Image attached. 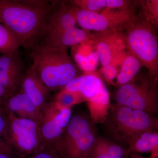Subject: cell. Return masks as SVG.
<instances>
[{"instance_id":"obj_9","label":"cell","mask_w":158,"mask_h":158,"mask_svg":"<svg viewBox=\"0 0 158 158\" xmlns=\"http://www.w3.org/2000/svg\"><path fill=\"white\" fill-rule=\"evenodd\" d=\"M41 113L39 125L43 143L44 145L52 146L69 123L72 109L64 107L53 100L46 104Z\"/></svg>"},{"instance_id":"obj_28","label":"cell","mask_w":158,"mask_h":158,"mask_svg":"<svg viewBox=\"0 0 158 158\" xmlns=\"http://www.w3.org/2000/svg\"><path fill=\"white\" fill-rule=\"evenodd\" d=\"M101 71L106 81L111 84H113V80L118 75L116 67L112 65H105L102 66Z\"/></svg>"},{"instance_id":"obj_19","label":"cell","mask_w":158,"mask_h":158,"mask_svg":"<svg viewBox=\"0 0 158 158\" xmlns=\"http://www.w3.org/2000/svg\"><path fill=\"white\" fill-rule=\"evenodd\" d=\"M102 83V81L97 75L88 73L75 78L63 88L80 92L87 101L98 92Z\"/></svg>"},{"instance_id":"obj_5","label":"cell","mask_w":158,"mask_h":158,"mask_svg":"<svg viewBox=\"0 0 158 158\" xmlns=\"http://www.w3.org/2000/svg\"><path fill=\"white\" fill-rule=\"evenodd\" d=\"M89 115L72 114L69 123L52 147L61 158H87L98 135Z\"/></svg>"},{"instance_id":"obj_2","label":"cell","mask_w":158,"mask_h":158,"mask_svg":"<svg viewBox=\"0 0 158 158\" xmlns=\"http://www.w3.org/2000/svg\"><path fill=\"white\" fill-rule=\"evenodd\" d=\"M32 67L50 90L64 88L79 76V71L67 50L40 42L30 51Z\"/></svg>"},{"instance_id":"obj_23","label":"cell","mask_w":158,"mask_h":158,"mask_svg":"<svg viewBox=\"0 0 158 158\" xmlns=\"http://www.w3.org/2000/svg\"><path fill=\"white\" fill-rule=\"evenodd\" d=\"M142 11V16L157 28L158 27V1L146 0L139 1Z\"/></svg>"},{"instance_id":"obj_8","label":"cell","mask_w":158,"mask_h":158,"mask_svg":"<svg viewBox=\"0 0 158 158\" xmlns=\"http://www.w3.org/2000/svg\"><path fill=\"white\" fill-rule=\"evenodd\" d=\"M8 113L5 139L19 158L28 156L44 146L39 124L28 118Z\"/></svg>"},{"instance_id":"obj_17","label":"cell","mask_w":158,"mask_h":158,"mask_svg":"<svg viewBox=\"0 0 158 158\" xmlns=\"http://www.w3.org/2000/svg\"><path fill=\"white\" fill-rule=\"evenodd\" d=\"M86 102L91 121L95 125L102 123L108 116L111 106L110 94L103 82L98 92Z\"/></svg>"},{"instance_id":"obj_10","label":"cell","mask_w":158,"mask_h":158,"mask_svg":"<svg viewBox=\"0 0 158 158\" xmlns=\"http://www.w3.org/2000/svg\"><path fill=\"white\" fill-rule=\"evenodd\" d=\"M90 39L102 66L120 65L126 55L124 37L122 32L106 31L91 34Z\"/></svg>"},{"instance_id":"obj_6","label":"cell","mask_w":158,"mask_h":158,"mask_svg":"<svg viewBox=\"0 0 158 158\" xmlns=\"http://www.w3.org/2000/svg\"><path fill=\"white\" fill-rule=\"evenodd\" d=\"M158 81L148 73H138L128 83L118 87L116 103L153 115L158 113Z\"/></svg>"},{"instance_id":"obj_11","label":"cell","mask_w":158,"mask_h":158,"mask_svg":"<svg viewBox=\"0 0 158 158\" xmlns=\"http://www.w3.org/2000/svg\"><path fill=\"white\" fill-rule=\"evenodd\" d=\"M19 50L8 54H0V83L7 95L16 93L26 70Z\"/></svg>"},{"instance_id":"obj_20","label":"cell","mask_w":158,"mask_h":158,"mask_svg":"<svg viewBox=\"0 0 158 158\" xmlns=\"http://www.w3.org/2000/svg\"><path fill=\"white\" fill-rule=\"evenodd\" d=\"M121 65V69L117 76L116 85L118 88L131 81L142 66L138 59L128 52Z\"/></svg>"},{"instance_id":"obj_12","label":"cell","mask_w":158,"mask_h":158,"mask_svg":"<svg viewBox=\"0 0 158 158\" xmlns=\"http://www.w3.org/2000/svg\"><path fill=\"white\" fill-rule=\"evenodd\" d=\"M3 107L7 113H10L21 118H28L39 124L42 116L41 110L37 107L25 94L19 90L7 95Z\"/></svg>"},{"instance_id":"obj_16","label":"cell","mask_w":158,"mask_h":158,"mask_svg":"<svg viewBox=\"0 0 158 158\" xmlns=\"http://www.w3.org/2000/svg\"><path fill=\"white\" fill-rule=\"evenodd\" d=\"M131 152L127 146L98 135L87 158H128Z\"/></svg>"},{"instance_id":"obj_3","label":"cell","mask_w":158,"mask_h":158,"mask_svg":"<svg viewBox=\"0 0 158 158\" xmlns=\"http://www.w3.org/2000/svg\"><path fill=\"white\" fill-rule=\"evenodd\" d=\"M107 139L127 146L129 140L141 132L158 131L155 115L116 103L111 105L108 116L101 124Z\"/></svg>"},{"instance_id":"obj_7","label":"cell","mask_w":158,"mask_h":158,"mask_svg":"<svg viewBox=\"0 0 158 158\" xmlns=\"http://www.w3.org/2000/svg\"><path fill=\"white\" fill-rule=\"evenodd\" d=\"M76 24L83 30L97 32L113 31L122 32L136 16L135 8L111 9L105 8L100 13L86 11L74 6L68 7Z\"/></svg>"},{"instance_id":"obj_1","label":"cell","mask_w":158,"mask_h":158,"mask_svg":"<svg viewBox=\"0 0 158 158\" xmlns=\"http://www.w3.org/2000/svg\"><path fill=\"white\" fill-rule=\"evenodd\" d=\"M53 2L46 0H0V23L17 37L21 46L30 51L44 36Z\"/></svg>"},{"instance_id":"obj_29","label":"cell","mask_w":158,"mask_h":158,"mask_svg":"<svg viewBox=\"0 0 158 158\" xmlns=\"http://www.w3.org/2000/svg\"><path fill=\"white\" fill-rule=\"evenodd\" d=\"M0 158H20L8 146L0 148Z\"/></svg>"},{"instance_id":"obj_31","label":"cell","mask_w":158,"mask_h":158,"mask_svg":"<svg viewBox=\"0 0 158 158\" xmlns=\"http://www.w3.org/2000/svg\"><path fill=\"white\" fill-rule=\"evenodd\" d=\"M128 158H150L149 157H146L143 156H141V155L139 154V153H137L132 152L131 153V155Z\"/></svg>"},{"instance_id":"obj_27","label":"cell","mask_w":158,"mask_h":158,"mask_svg":"<svg viewBox=\"0 0 158 158\" xmlns=\"http://www.w3.org/2000/svg\"><path fill=\"white\" fill-rule=\"evenodd\" d=\"M136 2L127 0H106V8L108 9H121L129 7Z\"/></svg>"},{"instance_id":"obj_24","label":"cell","mask_w":158,"mask_h":158,"mask_svg":"<svg viewBox=\"0 0 158 158\" xmlns=\"http://www.w3.org/2000/svg\"><path fill=\"white\" fill-rule=\"evenodd\" d=\"M69 2L73 6L79 9L97 13L106 8V0H73Z\"/></svg>"},{"instance_id":"obj_15","label":"cell","mask_w":158,"mask_h":158,"mask_svg":"<svg viewBox=\"0 0 158 158\" xmlns=\"http://www.w3.org/2000/svg\"><path fill=\"white\" fill-rule=\"evenodd\" d=\"M92 33L90 31L75 27L63 32L45 35L40 42L61 49L67 50L90 39Z\"/></svg>"},{"instance_id":"obj_22","label":"cell","mask_w":158,"mask_h":158,"mask_svg":"<svg viewBox=\"0 0 158 158\" xmlns=\"http://www.w3.org/2000/svg\"><path fill=\"white\" fill-rule=\"evenodd\" d=\"M54 100L64 107L71 109L75 105L86 101V98L80 92L70 91L64 88L60 89L55 95Z\"/></svg>"},{"instance_id":"obj_25","label":"cell","mask_w":158,"mask_h":158,"mask_svg":"<svg viewBox=\"0 0 158 158\" xmlns=\"http://www.w3.org/2000/svg\"><path fill=\"white\" fill-rule=\"evenodd\" d=\"M22 158H61L52 146L44 145L37 152Z\"/></svg>"},{"instance_id":"obj_14","label":"cell","mask_w":158,"mask_h":158,"mask_svg":"<svg viewBox=\"0 0 158 158\" xmlns=\"http://www.w3.org/2000/svg\"><path fill=\"white\" fill-rule=\"evenodd\" d=\"M76 24L74 18L65 2L53 1L47 19L44 37L47 34L60 33L73 28L76 27Z\"/></svg>"},{"instance_id":"obj_18","label":"cell","mask_w":158,"mask_h":158,"mask_svg":"<svg viewBox=\"0 0 158 158\" xmlns=\"http://www.w3.org/2000/svg\"><path fill=\"white\" fill-rule=\"evenodd\" d=\"M127 146L132 152L151 153L150 158H158V131H145L130 138Z\"/></svg>"},{"instance_id":"obj_21","label":"cell","mask_w":158,"mask_h":158,"mask_svg":"<svg viewBox=\"0 0 158 158\" xmlns=\"http://www.w3.org/2000/svg\"><path fill=\"white\" fill-rule=\"evenodd\" d=\"M21 44L9 29L0 23V54H8L19 50Z\"/></svg>"},{"instance_id":"obj_4","label":"cell","mask_w":158,"mask_h":158,"mask_svg":"<svg viewBox=\"0 0 158 158\" xmlns=\"http://www.w3.org/2000/svg\"><path fill=\"white\" fill-rule=\"evenodd\" d=\"M156 28L143 18L137 16L123 31L127 52L147 69L152 79L158 81V41Z\"/></svg>"},{"instance_id":"obj_30","label":"cell","mask_w":158,"mask_h":158,"mask_svg":"<svg viewBox=\"0 0 158 158\" xmlns=\"http://www.w3.org/2000/svg\"><path fill=\"white\" fill-rule=\"evenodd\" d=\"M7 96L5 88L0 83V108H2L3 102Z\"/></svg>"},{"instance_id":"obj_13","label":"cell","mask_w":158,"mask_h":158,"mask_svg":"<svg viewBox=\"0 0 158 158\" xmlns=\"http://www.w3.org/2000/svg\"><path fill=\"white\" fill-rule=\"evenodd\" d=\"M19 90L28 97L34 104L41 110L48 102L50 90L43 84L32 65L26 69L23 74Z\"/></svg>"},{"instance_id":"obj_26","label":"cell","mask_w":158,"mask_h":158,"mask_svg":"<svg viewBox=\"0 0 158 158\" xmlns=\"http://www.w3.org/2000/svg\"><path fill=\"white\" fill-rule=\"evenodd\" d=\"M7 119L8 113L4 108H0V148L9 146L5 139Z\"/></svg>"}]
</instances>
